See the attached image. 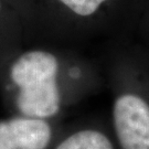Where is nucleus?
Segmentation results:
<instances>
[{"label":"nucleus","mask_w":149,"mask_h":149,"mask_svg":"<svg viewBox=\"0 0 149 149\" xmlns=\"http://www.w3.org/2000/svg\"><path fill=\"white\" fill-rule=\"evenodd\" d=\"M54 141L50 120L23 116L0 122V149H51Z\"/></svg>","instance_id":"2"},{"label":"nucleus","mask_w":149,"mask_h":149,"mask_svg":"<svg viewBox=\"0 0 149 149\" xmlns=\"http://www.w3.org/2000/svg\"><path fill=\"white\" fill-rule=\"evenodd\" d=\"M79 20L90 21L98 17L106 8L116 7L138 23L143 15L139 11L138 0H55Z\"/></svg>","instance_id":"4"},{"label":"nucleus","mask_w":149,"mask_h":149,"mask_svg":"<svg viewBox=\"0 0 149 149\" xmlns=\"http://www.w3.org/2000/svg\"><path fill=\"white\" fill-rule=\"evenodd\" d=\"M118 149H149V53L134 38L107 44L102 62Z\"/></svg>","instance_id":"1"},{"label":"nucleus","mask_w":149,"mask_h":149,"mask_svg":"<svg viewBox=\"0 0 149 149\" xmlns=\"http://www.w3.org/2000/svg\"><path fill=\"white\" fill-rule=\"evenodd\" d=\"M134 39L149 53V9H144Z\"/></svg>","instance_id":"5"},{"label":"nucleus","mask_w":149,"mask_h":149,"mask_svg":"<svg viewBox=\"0 0 149 149\" xmlns=\"http://www.w3.org/2000/svg\"><path fill=\"white\" fill-rule=\"evenodd\" d=\"M0 11H1V0H0Z\"/></svg>","instance_id":"6"},{"label":"nucleus","mask_w":149,"mask_h":149,"mask_svg":"<svg viewBox=\"0 0 149 149\" xmlns=\"http://www.w3.org/2000/svg\"><path fill=\"white\" fill-rule=\"evenodd\" d=\"M51 149H118L112 130L102 124L72 129L54 141Z\"/></svg>","instance_id":"3"}]
</instances>
